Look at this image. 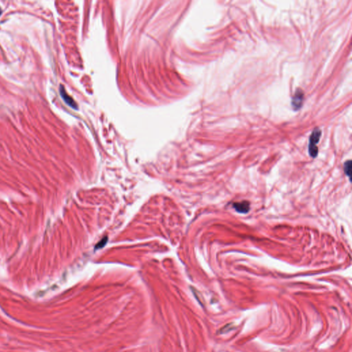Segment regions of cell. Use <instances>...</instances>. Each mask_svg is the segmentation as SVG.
I'll use <instances>...</instances> for the list:
<instances>
[{
    "mask_svg": "<svg viewBox=\"0 0 352 352\" xmlns=\"http://www.w3.org/2000/svg\"><path fill=\"white\" fill-rule=\"evenodd\" d=\"M321 130L319 128H315L314 131L312 133L309 138V154L310 155L311 157L312 158H316L318 155V147L317 144L320 140V138L321 136Z\"/></svg>",
    "mask_w": 352,
    "mask_h": 352,
    "instance_id": "cell-1",
    "label": "cell"
},
{
    "mask_svg": "<svg viewBox=\"0 0 352 352\" xmlns=\"http://www.w3.org/2000/svg\"><path fill=\"white\" fill-rule=\"evenodd\" d=\"M304 100V94L301 89H297L292 99V106L295 111L302 107Z\"/></svg>",
    "mask_w": 352,
    "mask_h": 352,
    "instance_id": "cell-2",
    "label": "cell"
},
{
    "mask_svg": "<svg viewBox=\"0 0 352 352\" xmlns=\"http://www.w3.org/2000/svg\"><path fill=\"white\" fill-rule=\"evenodd\" d=\"M233 207L239 213L246 214L250 210V203L248 201H242L241 202H235L233 204Z\"/></svg>",
    "mask_w": 352,
    "mask_h": 352,
    "instance_id": "cell-3",
    "label": "cell"
},
{
    "mask_svg": "<svg viewBox=\"0 0 352 352\" xmlns=\"http://www.w3.org/2000/svg\"><path fill=\"white\" fill-rule=\"evenodd\" d=\"M60 93H61V97L63 98V99L64 100V101L66 103L67 105H70V106L71 107L74 108V109H76L77 108H78L76 103H75V101L73 99H72V97H70V96L67 94V92L65 90L64 88H63V86H61Z\"/></svg>",
    "mask_w": 352,
    "mask_h": 352,
    "instance_id": "cell-4",
    "label": "cell"
},
{
    "mask_svg": "<svg viewBox=\"0 0 352 352\" xmlns=\"http://www.w3.org/2000/svg\"><path fill=\"white\" fill-rule=\"evenodd\" d=\"M344 171L345 173L348 176L349 180L351 181V161L347 160L344 164Z\"/></svg>",
    "mask_w": 352,
    "mask_h": 352,
    "instance_id": "cell-5",
    "label": "cell"
}]
</instances>
